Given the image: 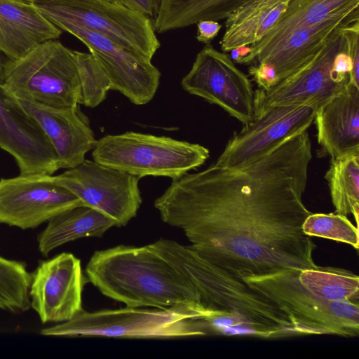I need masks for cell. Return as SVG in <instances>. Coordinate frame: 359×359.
I'll list each match as a JSON object with an SVG mask.
<instances>
[{
    "label": "cell",
    "instance_id": "1",
    "mask_svg": "<svg viewBox=\"0 0 359 359\" xmlns=\"http://www.w3.org/2000/svg\"><path fill=\"white\" fill-rule=\"evenodd\" d=\"M311 144L305 130L239 168L215 163L172 182L154 201L202 256L242 278L318 265L302 224Z\"/></svg>",
    "mask_w": 359,
    "mask_h": 359
},
{
    "label": "cell",
    "instance_id": "2",
    "mask_svg": "<svg viewBox=\"0 0 359 359\" xmlns=\"http://www.w3.org/2000/svg\"><path fill=\"white\" fill-rule=\"evenodd\" d=\"M149 245L194 290L209 334L266 339L301 334L291 318L270 299L190 245L163 238Z\"/></svg>",
    "mask_w": 359,
    "mask_h": 359
},
{
    "label": "cell",
    "instance_id": "3",
    "mask_svg": "<svg viewBox=\"0 0 359 359\" xmlns=\"http://www.w3.org/2000/svg\"><path fill=\"white\" fill-rule=\"evenodd\" d=\"M86 275L102 294L126 306L165 309L198 304L194 290L149 245L95 251Z\"/></svg>",
    "mask_w": 359,
    "mask_h": 359
},
{
    "label": "cell",
    "instance_id": "4",
    "mask_svg": "<svg viewBox=\"0 0 359 359\" xmlns=\"http://www.w3.org/2000/svg\"><path fill=\"white\" fill-rule=\"evenodd\" d=\"M54 337H99L130 339H175L209 334L201 320L198 304L165 309L130 307L88 312L42 329Z\"/></svg>",
    "mask_w": 359,
    "mask_h": 359
},
{
    "label": "cell",
    "instance_id": "5",
    "mask_svg": "<svg viewBox=\"0 0 359 359\" xmlns=\"http://www.w3.org/2000/svg\"><path fill=\"white\" fill-rule=\"evenodd\" d=\"M209 150L197 143L128 131L97 140L93 159L139 178L147 176L176 179L202 165Z\"/></svg>",
    "mask_w": 359,
    "mask_h": 359
},
{
    "label": "cell",
    "instance_id": "6",
    "mask_svg": "<svg viewBox=\"0 0 359 359\" xmlns=\"http://www.w3.org/2000/svg\"><path fill=\"white\" fill-rule=\"evenodd\" d=\"M4 85L18 100L57 107L79 104L78 51L46 41L18 60L7 59Z\"/></svg>",
    "mask_w": 359,
    "mask_h": 359
},
{
    "label": "cell",
    "instance_id": "7",
    "mask_svg": "<svg viewBox=\"0 0 359 359\" xmlns=\"http://www.w3.org/2000/svg\"><path fill=\"white\" fill-rule=\"evenodd\" d=\"M299 270L287 269L241 278L284 311L301 334L358 337L359 302H327L320 299L300 284Z\"/></svg>",
    "mask_w": 359,
    "mask_h": 359
},
{
    "label": "cell",
    "instance_id": "8",
    "mask_svg": "<svg viewBox=\"0 0 359 359\" xmlns=\"http://www.w3.org/2000/svg\"><path fill=\"white\" fill-rule=\"evenodd\" d=\"M32 5L57 27L80 26L151 60L161 46L151 20L102 0H33Z\"/></svg>",
    "mask_w": 359,
    "mask_h": 359
},
{
    "label": "cell",
    "instance_id": "9",
    "mask_svg": "<svg viewBox=\"0 0 359 359\" xmlns=\"http://www.w3.org/2000/svg\"><path fill=\"white\" fill-rule=\"evenodd\" d=\"M128 172L85 159L79 165L53 176V181L123 226L134 218L142 202L139 180Z\"/></svg>",
    "mask_w": 359,
    "mask_h": 359
},
{
    "label": "cell",
    "instance_id": "10",
    "mask_svg": "<svg viewBox=\"0 0 359 359\" xmlns=\"http://www.w3.org/2000/svg\"><path fill=\"white\" fill-rule=\"evenodd\" d=\"M343 28L305 66L268 90H255V114L273 106L311 105L318 109L341 92L350 83L349 77L339 74L334 66L336 55L346 46Z\"/></svg>",
    "mask_w": 359,
    "mask_h": 359
},
{
    "label": "cell",
    "instance_id": "11",
    "mask_svg": "<svg viewBox=\"0 0 359 359\" xmlns=\"http://www.w3.org/2000/svg\"><path fill=\"white\" fill-rule=\"evenodd\" d=\"M181 85L189 94L222 107L245 125L255 118V92L230 56L210 44L196 55Z\"/></svg>",
    "mask_w": 359,
    "mask_h": 359
},
{
    "label": "cell",
    "instance_id": "12",
    "mask_svg": "<svg viewBox=\"0 0 359 359\" xmlns=\"http://www.w3.org/2000/svg\"><path fill=\"white\" fill-rule=\"evenodd\" d=\"M85 205L74 194L55 184L52 175L33 173L0 180V223L25 230L56 215Z\"/></svg>",
    "mask_w": 359,
    "mask_h": 359
},
{
    "label": "cell",
    "instance_id": "13",
    "mask_svg": "<svg viewBox=\"0 0 359 359\" xmlns=\"http://www.w3.org/2000/svg\"><path fill=\"white\" fill-rule=\"evenodd\" d=\"M57 27L86 46L107 76L111 90L118 91L136 105L146 104L154 98L161 72L151 60L80 26L63 23Z\"/></svg>",
    "mask_w": 359,
    "mask_h": 359
},
{
    "label": "cell",
    "instance_id": "14",
    "mask_svg": "<svg viewBox=\"0 0 359 359\" xmlns=\"http://www.w3.org/2000/svg\"><path fill=\"white\" fill-rule=\"evenodd\" d=\"M318 109L311 105L268 107L235 132L216 165L239 168L260 158L287 138L308 130Z\"/></svg>",
    "mask_w": 359,
    "mask_h": 359
},
{
    "label": "cell",
    "instance_id": "15",
    "mask_svg": "<svg viewBox=\"0 0 359 359\" xmlns=\"http://www.w3.org/2000/svg\"><path fill=\"white\" fill-rule=\"evenodd\" d=\"M31 275V307L42 323L67 322L83 310L82 292L88 280L73 254L41 261Z\"/></svg>",
    "mask_w": 359,
    "mask_h": 359
},
{
    "label": "cell",
    "instance_id": "16",
    "mask_svg": "<svg viewBox=\"0 0 359 359\" xmlns=\"http://www.w3.org/2000/svg\"><path fill=\"white\" fill-rule=\"evenodd\" d=\"M0 148L14 158L20 174L53 175L60 169L57 155L46 135L2 83Z\"/></svg>",
    "mask_w": 359,
    "mask_h": 359
},
{
    "label": "cell",
    "instance_id": "17",
    "mask_svg": "<svg viewBox=\"0 0 359 359\" xmlns=\"http://www.w3.org/2000/svg\"><path fill=\"white\" fill-rule=\"evenodd\" d=\"M24 109L36 121L50 142L60 169L81 164L97 142L88 117L80 104L53 107L19 100Z\"/></svg>",
    "mask_w": 359,
    "mask_h": 359
},
{
    "label": "cell",
    "instance_id": "18",
    "mask_svg": "<svg viewBox=\"0 0 359 359\" xmlns=\"http://www.w3.org/2000/svg\"><path fill=\"white\" fill-rule=\"evenodd\" d=\"M357 21L359 16H351L293 29L252 54L247 65H270L279 83L309 63L337 31Z\"/></svg>",
    "mask_w": 359,
    "mask_h": 359
},
{
    "label": "cell",
    "instance_id": "19",
    "mask_svg": "<svg viewBox=\"0 0 359 359\" xmlns=\"http://www.w3.org/2000/svg\"><path fill=\"white\" fill-rule=\"evenodd\" d=\"M317 140L331 160L359 154V87L349 83L316 110Z\"/></svg>",
    "mask_w": 359,
    "mask_h": 359
},
{
    "label": "cell",
    "instance_id": "20",
    "mask_svg": "<svg viewBox=\"0 0 359 359\" xmlns=\"http://www.w3.org/2000/svg\"><path fill=\"white\" fill-rule=\"evenodd\" d=\"M62 30L33 5L0 0V53L16 60L39 44L57 39Z\"/></svg>",
    "mask_w": 359,
    "mask_h": 359
},
{
    "label": "cell",
    "instance_id": "21",
    "mask_svg": "<svg viewBox=\"0 0 359 359\" xmlns=\"http://www.w3.org/2000/svg\"><path fill=\"white\" fill-rule=\"evenodd\" d=\"M292 0H254L226 19L220 41L224 53L261 40L280 20Z\"/></svg>",
    "mask_w": 359,
    "mask_h": 359
},
{
    "label": "cell",
    "instance_id": "22",
    "mask_svg": "<svg viewBox=\"0 0 359 359\" xmlns=\"http://www.w3.org/2000/svg\"><path fill=\"white\" fill-rule=\"evenodd\" d=\"M351 16H359V0H292L288 10L276 25L261 40L250 46V53L245 65L255 52L293 29Z\"/></svg>",
    "mask_w": 359,
    "mask_h": 359
},
{
    "label": "cell",
    "instance_id": "23",
    "mask_svg": "<svg viewBox=\"0 0 359 359\" xmlns=\"http://www.w3.org/2000/svg\"><path fill=\"white\" fill-rule=\"evenodd\" d=\"M116 222L102 212L87 205L67 210L48 222L38 236L41 254L47 257L54 249L81 238L101 237Z\"/></svg>",
    "mask_w": 359,
    "mask_h": 359
},
{
    "label": "cell",
    "instance_id": "24",
    "mask_svg": "<svg viewBox=\"0 0 359 359\" xmlns=\"http://www.w3.org/2000/svg\"><path fill=\"white\" fill-rule=\"evenodd\" d=\"M254 0H161L154 22L155 32L163 33L196 24L203 20H226Z\"/></svg>",
    "mask_w": 359,
    "mask_h": 359
},
{
    "label": "cell",
    "instance_id": "25",
    "mask_svg": "<svg viewBox=\"0 0 359 359\" xmlns=\"http://www.w3.org/2000/svg\"><path fill=\"white\" fill-rule=\"evenodd\" d=\"M298 279L305 289L323 300L359 302V277L348 270L317 266L299 269Z\"/></svg>",
    "mask_w": 359,
    "mask_h": 359
},
{
    "label": "cell",
    "instance_id": "26",
    "mask_svg": "<svg viewBox=\"0 0 359 359\" xmlns=\"http://www.w3.org/2000/svg\"><path fill=\"white\" fill-rule=\"evenodd\" d=\"M325 178L336 212L344 216L353 215L358 224L359 154L331 160Z\"/></svg>",
    "mask_w": 359,
    "mask_h": 359
},
{
    "label": "cell",
    "instance_id": "27",
    "mask_svg": "<svg viewBox=\"0 0 359 359\" xmlns=\"http://www.w3.org/2000/svg\"><path fill=\"white\" fill-rule=\"evenodd\" d=\"M31 280L25 263L0 257V309L15 313L29 310Z\"/></svg>",
    "mask_w": 359,
    "mask_h": 359
},
{
    "label": "cell",
    "instance_id": "28",
    "mask_svg": "<svg viewBox=\"0 0 359 359\" xmlns=\"http://www.w3.org/2000/svg\"><path fill=\"white\" fill-rule=\"evenodd\" d=\"M303 232L309 236L325 238L359 248L358 229L346 217L338 213H311L302 224Z\"/></svg>",
    "mask_w": 359,
    "mask_h": 359
},
{
    "label": "cell",
    "instance_id": "29",
    "mask_svg": "<svg viewBox=\"0 0 359 359\" xmlns=\"http://www.w3.org/2000/svg\"><path fill=\"white\" fill-rule=\"evenodd\" d=\"M81 81L79 104L95 107L111 90L110 82L103 69L90 53L78 51Z\"/></svg>",
    "mask_w": 359,
    "mask_h": 359
},
{
    "label": "cell",
    "instance_id": "30",
    "mask_svg": "<svg viewBox=\"0 0 359 359\" xmlns=\"http://www.w3.org/2000/svg\"><path fill=\"white\" fill-rule=\"evenodd\" d=\"M342 34L345 38L347 53L351 58L353 65L350 83L359 87V21L344 27Z\"/></svg>",
    "mask_w": 359,
    "mask_h": 359
},
{
    "label": "cell",
    "instance_id": "31",
    "mask_svg": "<svg viewBox=\"0 0 359 359\" xmlns=\"http://www.w3.org/2000/svg\"><path fill=\"white\" fill-rule=\"evenodd\" d=\"M118 6L138 13L154 22L160 8L161 0H102Z\"/></svg>",
    "mask_w": 359,
    "mask_h": 359
},
{
    "label": "cell",
    "instance_id": "32",
    "mask_svg": "<svg viewBox=\"0 0 359 359\" xmlns=\"http://www.w3.org/2000/svg\"><path fill=\"white\" fill-rule=\"evenodd\" d=\"M248 72L261 89L268 90L278 83L276 70L269 64H252Z\"/></svg>",
    "mask_w": 359,
    "mask_h": 359
},
{
    "label": "cell",
    "instance_id": "33",
    "mask_svg": "<svg viewBox=\"0 0 359 359\" xmlns=\"http://www.w3.org/2000/svg\"><path fill=\"white\" fill-rule=\"evenodd\" d=\"M196 25V39L198 41L205 44H210L222 28L219 22L213 20H203L198 22Z\"/></svg>",
    "mask_w": 359,
    "mask_h": 359
},
{
    "label": "cell",
    "instance_id": "34",
    "mask_svg": "<svg viewBox=\"0 0 359 359\" xmlns=\"http://www.w3.org/2000/svg\"><path fill=\"white\" fill-rule=\"evenodd\" d=\"M7 59H4L0 53V83H4L5 78V67Z\"/></svg>",
    "mask_w": 359,
    "mask_h": 359
},
{
    "label": "cell",
    "instance_id": "35",
    "mask_svg": "<svg viewBox=\"0 0 359 359\" xmlns=\"http://www.w3.org/2000/svg\"><path fill=\"white\" fill-rule=\"evenodd\" d=\"M15 1H18L32 4V2L33 0H15Z\"/></svg>",
    "mask_w": 359,
    "mask_h": 359
}]
</instances>
